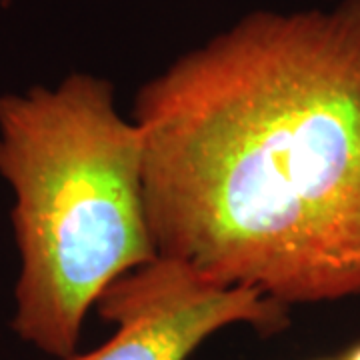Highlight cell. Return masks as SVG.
<instances>
[{
	"label": "cell",
	"mask_w": 360,
	"mask_h": 360,
	"mask_svg": "<svg viewBox=\"0 0 360 360\" xmlns=\"http://www.w3.org/2000/svg\"><path fill=\"white\" fill-rule=\"evenodd\" d=\"M134 122L158 257L284 307L360 296V0L246 14Z\"/></svg>",
	"instance_id": "obj_1"
},
{
	"label": "cell",
	"mask_w": 360,
	"mask_h": 360,
	"mask_svg": "<svg viewBox=\"0 0 360 360\" xmlns=\"http://www.w3.org/2000/svg\"><path fill=\"white\" fill-rule=\"evenodd\" d=\"M142 160L141 129L106 78L77 72L0 96V176L20 255L13 328L49 356L77 354L90 307L158 257Z\"/></svg>",
	"instance_id": "obj_2"
},
{
	"label": "cell",
	"mask_w": 360,
	"mask_h": 360,
	"mask_svg": "<svg viewBox=\"0 0 360 360\" xmlns=\"http://www.w3.org/2000/svg\"><path fill=\"white\" fill-rule=\"evenodd\" d=\"M98 312L116 326L103 347L60 360H186L232 324L274 335L288 307L245 286H220L170 258L130 270L104 290Z\"/></svg>",
	"instance_id": "obj_3"
},
{
	"label": "cell",
	"mask_w": 360,
	"mask_h": 360,
	"mask_svg": "<svg viewBox=\"0 0 360 360\" xmlns=\"http://www.w3.org/2000/svg\"><path fill=\"white\" fill-rule=\"evenodd\" d=\"M347 360H360V347L354 348V350L347 356Z\"/></svg>",
	"instance_id": "obj_4"
}]
</instances>
